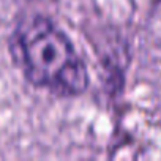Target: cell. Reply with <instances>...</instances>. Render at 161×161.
<instances>
[{
	"mask_svg": "<svg viewBox=\"0 0 161 161\" xmlns=\"http://www.w3.org/2000/svg\"><path fill=\"white\" fill-rule=\"evenodd\" d=\"M8 49L27 82L54 97H79L90 86L87 65L71 38L44 14L19 19L10 35Z\"/></svg>",
	"mask_w": 161,
	"mask_h": 161,
	"instance_id": "6da1fadb",
	"label": "cell"
}]
</instances>
